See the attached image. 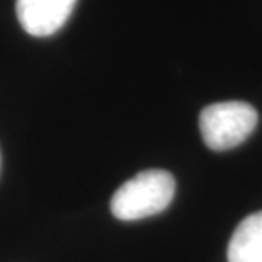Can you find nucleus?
Listing matches in <instances>:
<instances>
[{"label":"nucleus","mask_w":262,"mask_h":262,"mask_svg":"<svg viewBox=\"0 0 262 262\" xmlns=\"http://www.w3.org/2000/svg\"><path fill=\"white\" fill-rule=\"evenodd\" d=\"M176 194V179L170 172L151 169L136 174L114 192L111 211L121 222H135L162 213Z\"/></svg>","instance_id":"obj_1"},{"label":"nucleus","mask_w":262,"mask_h":262,"mask_svg":"<svg viewBox=\"0 0 262 262\" xmlns=\"http://www.w3.org/2000/svg\"><path fill=\"white\" fill-rule=\"evenodd\" d=\"M77 0H15L23 29L36 38H46L63 28Z\"/></svg>","instance_id":"obj_3"},{"label":"nucleus","mask_w":262,"mask_h":262,"mask_svg":"<svg viewBox=\"0 0 262 262\" xmlns=\"http://www.w3.org/2000/svg\"><path fill=\"white\" fill-rule=\"evenodd\" d=\"M228 262H262V211L244 218L230 238Z\"/></svg>","instance_id":"obj_4"},{"label":"nucleus","mask_w":262,"mask_h":262,"mask_svg":"<svg viewBox=\"0 0 262 262\" xmlns=\"http://www.w3.org/2000/svg\"><path fill=\"white\" fill-rule=\"evenodd\" d=\"M257 121V111L247 102H216L199 114V131L209 150L227 151L244 143L252 135Z\"/></svg>","instance_id":"obj_2"}]
</instances>
